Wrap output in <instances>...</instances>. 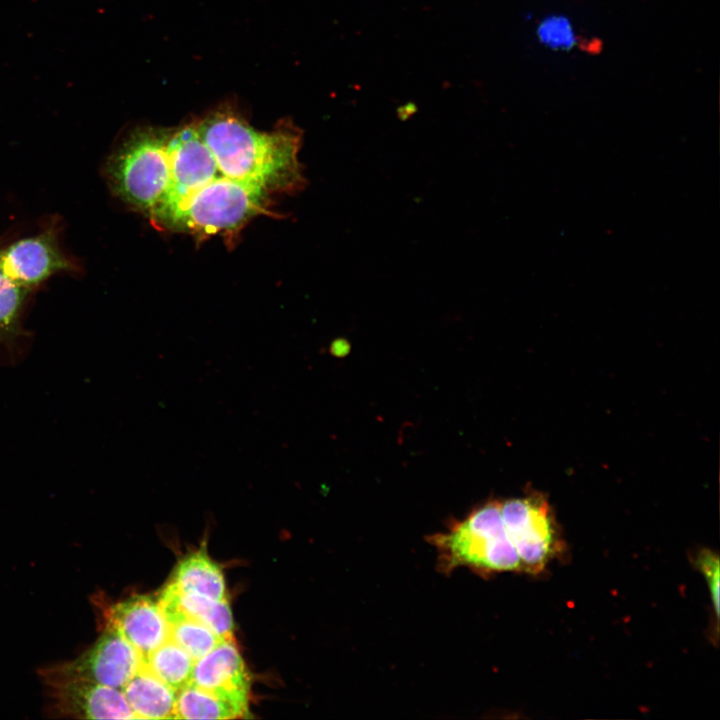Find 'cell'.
Returning a JSON list of instances; mask_svg holds the SVG:
<instances>
[{"instance_id":"obj_1","label":"cell","mask_w":720,"mask_h":720,"mask_svg":"<svg viewBox=\"0 0 720 720\" xmlns=\"http://www.w3.org/2000/svg\"><path fill=\"white\" fill-rule=\"evenodd\" d=\"M193 123L225 177L268 195L305 187L298 159L303 132L292 121L259 131L232 103H224Z\"/></svg>"},{"instance_id":"obj_2","label":"cell","mask_w":720,"mask_h":720,"mask_svg":"<svg viewBox=\"0 0 720 720\" xmlns=\"http://www.w3.org/2000/svg\"><path fill=\"white\" fill-rule=\"evenodd\" d=\"M270 195L219 176L151 221L161 228L200 238L237 234L254 217L271 214Z\"/></svg>"},{"instance_id":"obj_3","label":"cell","mask_w":720,"mask_h":720,"mask_svg":"<svg viewBox=\"0 0 720 720\" xmlns=\"http://www.w3.org/2000/svg\"><path fill=\"white\" fill-rule=\"evenodd\" d=\"M171 131L155 127L134 129L111 155L106 166L115 194L148 216L168 188Z\"/></svg>"},{"instance_id":"obj_4","label":"cell","mask_w":720,"mask_h":720,"mask_svg":"<svg viewBox=\"0 0 720 720\" xmlns=\"http://www.w3.org/2000/svg\"><path fill=\"white\" fill-rule=\"evenodd\" d=\"M430 543L446 572L460 567L482 573L522 571L496 501L473 510L448 531L430 536Z\"/></svg>"},{"instance_id":"obj_5","label":"cell","mask_w":720,"mask_h":720,"mask_svg":"<svg viewBox=\"0 0 720 720\" xmlns=\"http://www.w3.org/2000/svg\"><path fill=\"white\" fill-rule=\"evenodd\" d=\"M506 531L521 561L522 571H542L559 552L560 542L547 502L536 496L500 503Z\"/></svg>"},{"instance_id":"obj_6","label":"cell","mask_w":720,"mask_h":720,"mask_svg":"<svg viewBox=\"0 0 720 720\" xmlns=\"http://www.w3.org/2000/svg\"><path fill=\"white\" fill-rule=\"evenodd\" d=\"M142 664V654L116 629L106 626L90 649L74 661L49 672V675L83 679L122 689Z\"/></svg>"},{"instance_id":"obj_7","label":"cell","mask_w":720,"mask_h":720,"mask_svg":"<svg viewBox=\"0 0 720 720\" xmlns=\"http://www.w3.org/2000/svg\"><path fill=\"white\" fill-rule=\"evenodd\" d=\"M190 683L248 713L250 678L234 638L195 660Z\"/></svg>"},{"instance_id":"obj_8","label":"cell","mask_w":720,"mask_h":720,"mask_svg":"<svg viewBox=\"0 0 720 720\" xmlns=\"http://www.w3.org/2000/svg\"><path fill=\"white\" fill-rule=\"evenodd\" d=\"M57 708L86 719H134L121 689L88 680L49 675Z\"/></svg>"},{"instance_id":"obj_9","label":"cell","mask_w":720,"mask_h":720,"mask_svg":"<svg viewBox=\"0 0 720 720\" xmlns=\"http://www.w3.org/2000/svg\"><path fill=\"white\" fill-rule=\"evenodd\" d=\"M70 268L71 263L50 232L18 240L0 251L1 272L25 289Z\"/></svg>"},{"instance_id":"obj_10","label":"cell","mask_w":720,"mask_h":720,"mask_svg":"<svg viewBox=\"0 0 720 720\" xmlns=\"http://www.w3.org/2000/svg\"><path fill=\"white\" fill-rule=\"evenodd\" d=\"M106 619V626L116 629L143 658L170 638L160 604L149 596H135L116 603L108 609Z\"/></svg>"},{"instance_id":"obj_11","label":"cell","mask_w":720,"mask_h":720,"mask_svg":"<svg viewBox=\"0 0 720 720\" xmlns=\"http://www.w3.org/2000/svg\"><path fill=\"white\" fill-rule=\"evenodd\" d=\"M121 690L137 719H176L177 691L143 664Z\"/></svg>"},{"instance_id":"obj_12","label":"cell","mask_w":720,"mask_h":720,"mask_svg":"<svg viewBox=\"0 0 720 720\" xmlns=\"http://www.w3.org/2000/svg\"><path fill=\"white\" fill-rule=\"evenodd\" d=\"M158 600L172 604L185 615L210 628L221 638H233V617L227 598L216 600L182 592L170 582L162 590Z\"/></svg>"},{"instance_id":"obj_13","label":"cell","mask_w":720,"mask_h":720,"mask_svg":"<svg viewBox=\"0 0 720 720\" xmlns=\"http://www.w3.org/2000/svg\"><path fill=\"white\" fill-rule=\"evenodd\" d=\"M171 583L182 592L216 600L226 598L223 573L205 550H198L183 558L175 569Z\"/></svg>"},{"instance_id":"obj_14","label":"cell","mask_w":720,"mask_h":720,"mask_svg":"<svg viewBox=\"0 0 720 720\" xmlns=\"http://www.w3.org/2000/svg\"><path fill=\"white\" fill-rule=\"evenodd\" d=\"M158 602L169 625L170 639L194 660L207 654L223 640L210 628L185 615L172 604Z\"/></svg>"},{"instance_id":"obj_15","label":"cell","mask_w":720,"mask_h":720,"mask_svg":"<svg viewBox=\"0 0 720 720\" xmlns=\"http://www.w3.org/2000/svg\"><path fill=\"white\" fill-rule=\"evenodd\" d=\"M194 663L170 638L143 658V666L177 692L191 682Z\"/></svg>"},{"instance_id":"obj_16","label":"cell","mask_w":720,"mask_h":720,"mask_svg":"<svg viewBox=\"0 0 720 720\" xmlns=\"http://www.w3.org/2000/svg\"><path fill=\"white\" fill-rule=\"evenodd\" d=\"M248 713L189 683L177 692L176 719H234Z\"/></svg>"},{"instance_id":"obj_17","label":"cell","mask_w":720,"mask_h":720,"mask_svg":"<svg viewBox=\"0 0 720 720\" xmlns=\"http://www.w3.org/2000/svg\"><path fill=\"white\" fill-rule=\"evenodd\" d=\"M27 291L0 270V330L7 331L14 326Z\"/></svg>"},{"instance_id":"obj_18","label":"cell","mask_w":720,"mask_h":720,"mask_svg":"<svg viewBox=\"0 0 720 720\" xmlns=\"http://www.w3.org/2000/svg\"><path fill=\"white\" fill-rule=\"evenodd\" d=\"M540 41L553 49H569L575 45L576 38L571 23L564 16H550L544 19L537 29Z\"/></svg>"},{"instance_id":"obj_19","label":"cell","mask_w":720,"mask_h":720,"mask_svg":"<svg viewBox=\"0 0 720 720\" xmlns=\"http://www.w3.org/2000/svg\"><path fill=\"white\" fill-rule=\"evenodd\" d=\"M696 566L705 576L711 594L715 615H719V557L716 553L703 549L696 557Z\"/></svg>"},{"instance_id":"obj_20","label":"cell","mask_w":720,"mask_h":720,"mask_svg":"<svg viewBox=\"0 0 720 720\" xmlns=\"http://www.w3.org/2000/svg\"><path fill=\"white\" fill-rule=\"evenodd\" d=\"M349 348V343L344 339H337L332 343L330 350L336 356H344L349 351Z\"/></svg>"}]
</instances>
